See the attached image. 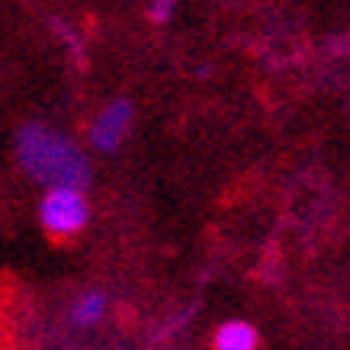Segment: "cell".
Returning <instances> with one entry per match:
<instances>
[{
  "mask_svg": "<svg viewBox=\"0 0 350 350\" xmlns=\"http://www.w3.org/2000/svg\"><path fill=\"white\" fill-rule=\"evenodd\" d=\"M16 164L39 187H87L90 158L75 138L49 122H26L16 129Z\"/></svg>",
  "mask_w": 350,
  "mask_h": 350,
  "instance_id": "obj_1",
  "label": "cell"
},
{
  "mask_svg": "<svg viewBox=\"0 0 350 350\" xmlns=\"http://www.w3.org/2000/svg\"><path fill=\"white\" fill-rule=\"evenodd\" d=\"M52 29L58 32V39L64 42V49H68V55L75 58L77 64H84V58H87V52H84V42H81V36H77L71 26L64 20H52Z\"/></svg>",
  "mask_w": 350,
  "mask_h": 350,
  "instance_id": "obj_6",
  "label": "cell"
},
{
  "mask_svg": "<svg viewBox=\"0 0 350 350\" xmlns=\"http://www.w3.org/2000/svg\"><path fill=\"white\" fill-rule=\"evenodd\" d=\"M109 315V296L103 289H87L81 296L75 299V306L68 312V321L81 331H90L96 325H103Z\"/></svg>",
  "mask_w": 350,
  "mask_h": 350,
  "instance_id": "obj_4",
  "label": "cell"
},
{
  "mask_svg": "<svg viewBox=\"0 0 350 350\" xmlns=\"http://www.w3.org/2000/svg\"><path fill=\"white\" fill-rule=\"evenodd\" d=\"M174 13H177V0H151L148 3V20L158 26L174 20Z\"/></svg>",
  "mask_w": 350,
  "mask_h": 350,
  "instance_id": "obj_7",
  "label": "cell"
},
{
  "mask_svg": "<svg viewBox=\"0 0 350 350\" xmlns=\"http://www.w3.org/2000/svg\"><path fill=\"white\" fill-rule=\"evenodd\" d=\"M132 119H135V107L129 103L126 96L109 100L90 122V132H87L90 148L96 154H116L122 148V142L129 138V132H132Z\"/></svg>",
  "mask_w": 350,
  "mask_h": 350,
  "instance_id": "obj_3",
  "label": "cell"
},
{
  "mask_svg": "<svg viewBox=\"0 0 350 350\" xmlns=\"http://www.w3.org/2000/svg\"><path fill=\"white\" fill-rule=\"evenodd\" d=\"M90 222L84 187H45L39 200V225L52 238H77Z\"/></svg>",
  "mask_w": 350,
  "mask_h": 350,
  "instance_id": "obj_2",
  "label": "cell"
},
{
  "mask_svg": "<svg viewBox=\"0 0 350 350\" xmlns=\"http://www.w3.org/2000/svg\"><path fill=\"white\" fill-rule=\"evenodd\" d=\"M213 350H260V331L251 321H222L213 334Z\"/></svg>",
  "mask_w": 350,
  "mask_h": 350,
  "instance_id": "obj_5",
  "label": "cell"
}]
</instances>
